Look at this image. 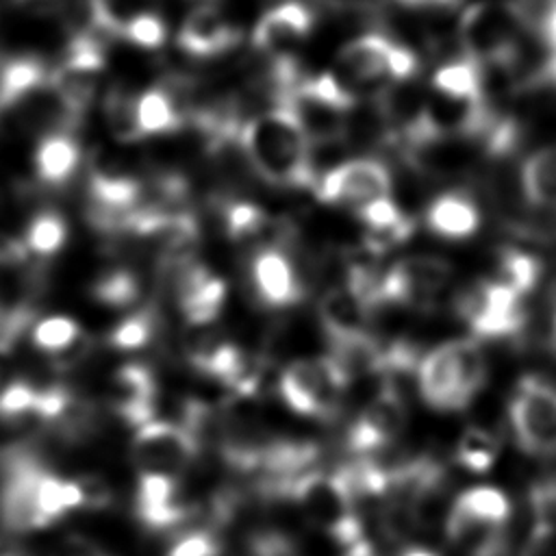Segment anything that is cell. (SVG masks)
Instances as JSON below:
<instances>
[{"mask_svg":"<svg viewBox=\"0 0 556 556\" xmlns=\"http://www.w3.org/2000/svg\"><path fill=\"white\" fill-rule=\"evenodd\" d=\"M83 495V508H104L111 504V489L100 476H80L76 478Z\"/></svg>","mask_w":556,"mask_h":556,"instance_id":"obj_36","label":"cell"},{"mask_svg":"<svg viewBox=\"0 0 556 556\" xmlns=\"http://www.w3.org/2000/svg\"><path fill=\"white\" fill-rule=\"evenodd\" d=\"M11 371H9V352L0 350V393L4 391V387L11 382Z\"/></svg>","mask_w":556,"mask_h":556,"instance_id":"obj_39","label":"cell"},{"mask_svg":"<svg viewBox=\"0 0 556 556\" xmlns=\"http://www.w3.org/2000/svg\"><path fill=\"white\" fill-rule=\"evenodd\" d=\"M400 556H439V554H434L432 549H426V547H410V549L402 552Z\"/></svg>","mask_w":556,"mask_h":556,"instance_id":"obj_41","label":"cell"},{"mask_svg":"<svg viewBox=\"0 0 556 556\" xmlns=\"http://www.w3.org/2000/svg\"><path fill=\"white\" fill-rule=\"evenodd\" d=\"M80 161L78 141L65 130H52L35 148V174L48 185H63L76 172Z\"/></svg>","mask_w":556,"mask_h":556,"instance_id":"obj_20","label":"cell"},{"mask_svg":"<svg viewBox=\"0 0 556 556\" xmlns=\"http://www.w3.org/2000/svg\"><path fill=\"white\" fill-rule=\"evenodd\" d=\"M154 330H156V315L148 308H141L119 319L111 328L109 345L119 352L141 350L146 343H150V339L154 337Z\"/></svg>","mask_w":556,"mask_h":556,"instance_id":"obj_31","label":"cell"},{"mask_svg":"<svg viewBox=\"0 0 556 556\" xmlns=\"http://www.w3.org/2000/svg\"><path fill=\"white\" fill-rule=\"evenodd\" d=\"M137 119L141 135H169L185 126L178 98L169 87H150L137 96Z\"/></svg>","mask_w":556,"mask_h":556,"instance_id":"obj_23","label":"cell"},{"mask_svg":"<svg viewBox=\"0 0 556 556\" xmlns=\"http://www.w3.org/2000/svg\"><path fill=\"white\" fill-rule=\"evenodd\" d=\"M67 237V226L59 213H39L35 215L24 230V250L33 256H52L56 254Z\"/></svg>","mask_w":556,"mask_h":556,"instance_id":"obj_28","label":"cell"},{"mask_svg":"<svg viewBox=\"0 0 556 556\" xmlns=\"http://www.w3.org/2000/svg\"><path fill=\"white\" fill-rule=\"evenodd\" d=\"M156 395L159 389L154 374L141 363H126L117 367L109 378V406L122 421L135 428L154 419Z\"/></svg>","mask_w":556,"mask_h":556,"instance_id":"obj_15","label":"cell"},{"mask_svg":"<svg viewBox=\"0 0 556 556\" xmlns=\"http://www.w3.org/2000/svg\"><path fill=\"white\" fill-rule=\"evenodd\" d=\"M41 465L24 454L9 456L0 480V521L13 532L48 528V519L37 504V476Z\"/></svg>","mask_w":556,"mask_h":556,"instance_id":"obj_10","label":"cell"},{"mask_svg":"<svg viewBox=\"0 0 556 556\" xmlns=\"http://www.w3.org/2000/svg\"><path fill=\"white\" fill-rule=\"evenodd\" d=\"M432 89L447 98L458 100H478L484 96L482 65L467 54L454 56L439 65L432 74Z\"/></svg>","mask_w":556,"mask_h":556,"instance_id":"obj_25","label":"cell"},{"mask_svg":"<svg viewBox=\"0 0 556 556\" xmlns=\"http://www.w3.org/2000/svg\"><path fill=\"white\" fill-rule=\"evenodd\" d=\"M315 9L302 0L278 2L261 13L252 28V46L267 56L291 54L289 50L315 28Z\"/></svg>","mask_w":556,"mask_h":556,"instance_id":"obj_13","label":"cell"},{"mask_svg":"<svg viewBox=\"0 0 556 556\" xmlns=\"http://www.w3.org/2000/svg\"><path fill=\"white\" fill-rule=\"evenodd\" d=\"M521 556H556V526H554V521H536Z\"/></svg>","mask_w":556,"mask_h":556,"instance_id":"obj_35","label":"cell"},{"mask_svg":"<svg viewBox=\"0 0 556 556\" xmlns=\"http://www.w3.org/2000/svg\"><path fill=\"white\" fill-rule=\"evenodd\" d=\"M393 39L382 33H363L337 52L334 74L354 91L356 87H374L391 80L389 54Z\"/></svg>","mask_w":556,"mask_h":556,"instance_id":"obj_16","label":"cell"},{"mask_svg":"<svg viewBox=\"0 0 556 556\" xmlns=\"http://www.w3.org/2000/svg\"><path fill=\"white\" fill-rule=\"evenodd\" d=\"M241 39V30L228 15L211 2L193 7L178 30L180 52L198 59H211L230 52Z\"/></svg>","mask_w":556,"mask_h":556,"instance_id":"obj_14","label":"cell"},{"mask_svg":"<svg viewBox=\"0 0 556 556\" xmlns=\"http://www.w3.org/2000/svg\"><path fill=\"white\" fill-rule=\"evenodd\" d=\"M549 348L556 354V313H554V321H552V337H549Z\"/></svg>","mask_w":556,"mask_h":556,"instance_id":"obj_42","label":"cell"},{"mask_svg":"<svg viewBox=\"0 0 556 556\" xmlns=\"http://www.w3.org/2000/svg\"><path fill=\"white\" fill-rule=\"evenodd\" d=\"M393 176L378 159H350L328 169L315 185V195L326 204L363 208L365 204L391 195Z\"/></svg>","mask_w":556,"mask_h":556,"instance_id":"obj_8","label":"cell"},{"mask_svg":"<svg viewBox=\"0 0 556 556\" xmlns=\"http://www.w3.org/2000/svg\"><path fill=\"white\" fill-rule=\"evenodd\" d=\"M250 280L254 295L269 308H287L304 300V280L285 248H258L252 254Z\"/></svg>","mask_w":556,"mask_h":556,"instance_id":"obj_12","label":"cell"},{"mask_svg":"<svg viewBox=\"0 0 556 556\" xmlns=\"http://www.w3.org/2000/svg\"><path fill=\"white\" fill-rule=\"evenodd\" d=\"M445 258L417 254L393 263L380 276V304H402L428 311L452 280Z\"/></svg>","mask_w":556,"mask_h":556,"instance_id":"obj_7","label":"cell"},{"mask_svg":"<svg viewBox=\"0 0 556 556\" xmlns=\"http://www.w3.org/2000/svg\"><path fill=\"white\" fill-rule=\"evenodd\" d=\"M54 556H106L91 539L83 534H67L59 541Z\"/></svg>","mask_w":556,"mask_h":556,"instance_id":"obj_37","label":"cell"},{"mask_svg":"<svg viewBox=\"0 0 556 556\" xmlns=\"http://www.w3.org/2000/svg\"><path fill=\"white\" fill-rule=\"evenodd\" d=\"M0 556H26V554H24L20 547L0 541Z\"/></svg>","mask_w":556,"mask_h":556,"instance_id":"obj_40","label":"cell"},{"mask_svg":"<svg viewBox=\"0 0 556 556\" xmlns=\"http://www.w3.org/2000/svg\"><path fill=\"white\" fill-rule=\"evenodd\" d=\"M20 4H37V2H46V0H17Z\"/></svg>","mask_w":556,"mask_h":556,"instance_id":"obj_44","label":"cell"},{"mask_svg":"<svg viewBox=\"0 0 556 556\" xmlns=\"http://www.w3.org/2000/svg\"><path fill=\"white\" fill-rule=\"evenodd\" d=\"M143 2L146 0H89V7H91L93 22L102 30L119 37L126 22L137 13L146 11Z\"/></svg>","mask_w":556,"mask_h":556,"instance_id":"obj_33","label":"cell"},{"mask_svg":"<svg viewBox=\"0 0 556 556\" xmlns=\"http://www.w3.org/2000/svg\"><path fill=\"white\" fill-rule=\"evenodd\" d=\"M119 37L128 39L130 43L146 48V50H159L165 43L167 37V28L165 22L161 20L159 13L146 9L141 13H137L135 17H130L126 22V26L122 28Z\"/></svg>","mask_w":556,"mask_h":556,"instance_id":"obj_32","label":"cell"},{"mask_svg":"<svg viewBox=\"0 0 556 556\" xmlns=\"http://www.w3.org/2000/svg\"><path fill=\"white\" fill-rule=\"evenodd\" d=\"M139 293H141L139 278L124 267L104 271L91 287L93 300L113 308H124L135 304Z\"/></svg>","mask_w":556,"mask_h":556,"instance_id":"obj_29","label":"cell"},{"mask_svg":"<svg viewBox=\"0 0 556 556\" xmlns=\"http://www.w3.org/2000/svg\"><path fill=\"white\" fill-rule=\"evenodd\" d=\"M547 489H549V495H552L554 506H556V484H547Z\"/></svg>","mask_w":556,"mask_h":556,"instance_id":"obj_43","label":"cell"},{"mask_svg":"<svg viewBox=\"0 0 556 556\" xmlns=\"http://www.w3.org/2000/svg\"><path fill=\"white\" fill-rule=\"evenodd\" d=\"M406 424V408L400 393L389 384L361 410L348 430V447L358 458H371L387 447Z\"/></svg>","mask_w":556,"mask_h":556,"instance_id":"obj_11","label":"cell"},{"mask_svg":"<svg viewBox=\"0 0 556 556\" xmlns=\"http://www.w3.org/2000/svg\"><path fill=\"white\" fill-rule=\"evenodd\" d=\"M104 117L111 132L126 143L141 139V128L137 119V96L126 89H113L104 100Z\"/></svg>","mask_w":556,"mask_h":556,"instance_id":"obj_30","label":"cell"},{"mask_svg":"<svg viewBox=\"0 0 556 556\" xmlns=\"http://www.w3.org/2000/svg\"><path fill=\"white\" fill-rule=\"evenodd\" d=\"M426 226L445 239H467L480 226V208L471 195L463 191L439 193L426 206Z\"/></svg>","mask_w":556,"mask_h":556,"instance_id":"obj_19","label":"cell"},{"mask_svg":"<svg viewBox=\"0 0 556 556\" xmlns=\"http://www.w3.org/2000/svg\"><path fill=\"white\" fill-rule=\"evenodd\" d=\"M135 510L139 521L152 530L174 528L189 513L178 478L163 473H139Z\"/></svg>","mask_w":556,"mask_h":556,"instance_id":"obj_17","label":"cell"},{"mask_svg":"<svg viewBox=\"0 0 556 556\" xmlns=\"http://www.w3.org/2000/svg\"><path fill=\"white\" fill-rule=\"evenodd\" d=\"M486 358L480 343L452 339L426 352L415 371L419 395L437 410H460L486 382Z\"/></svg>","mask_w":556,"mask_h":556,"instance_id":"obj_2","label":"cell"},{"mask_svg":"<svg viewBox=\"0 0 556 556\" xmlns=\"http://www.w3.org/2000/svg\"><path fill=\"white\" fill-rule=\"evenodd\" d=\"M508 419L519 447L534 456L556 454V387L523 376L508 402Z\"/></svg>","mask_w":556,"mask_h":556,"instance_id":"obj_5","label":"cell"},{"mask_svg":"<svg viewBox=\"0 0 556 556\" xmlns=\"http://www.w3.org/2000/svg\"><path fill=\"white\" fill-rule=\"evenodd\" d=\"M473 339H510L523 332L528 313L523 298L495 278L476 280L454 302Z\"/></svg>","mask_w":556,"mask_h":556,"instance_id":"obj_4","label":"cell"},{"mask_svg":"<svg viewBox=\"0 0 556 556\" xmlns=\"http://www.w3.org/2000/svg\"><path fill=\"white\" fill-rule=\"evenodd\" d=\"M219 541L211 530H191L182 534L167 552V556H217Z\"/></svg>","mask_w":556,"mask_h":556,"instance_id":"obj_34","label":"cell"},{"mask_svg":"<svg viewBox=\"0 0 556 556\" xmlns=\"http://www.w3.org/2000/svg\"><path fill=\"white\" fill-rule=\"evenodd\" d=\"M497 452H500V445L495 434L486 428L471 426L460 434L454 456L463 469L471 473H484L493 467Z\"/></svg>","mask_w":556,"mask_h":556,"instance_id":"obj_27","label":"cell"},{"mask_svg":"<svg viewBox=\"0 0 556 556\" xmlns=\"http://www.w3.org/2000/svg\"><path fill=\"white\" fill-rule=\"evenodd\" d=\"M239 148L250 169L265 182L282 189H315L311 141L289 106L278 104L245 119Z\"/></svg>","mask_w":556,"mask_h":556,"instance_id":"obj_1","label":"cell"},{"mask_svg":"<svg viewBox=\"0 0 556 556\" xmlns=\"http://www.w3.org/2000/svg\"><path fill=\"white\" fill-rule=\"evenodd\" d=\"M541 271L543 265L534 254L523 252L519 248H502L497 252V265L491 278H495L497 282L506 285L508 289L523 298L536 287Z\"/></svg>","mask_w":556,"mask_h":556,"instance_id":"obj_26","label":"cell"},{"mask_svg":"<svg viewBox=\"0 0 556 556\" xmlns=\"http://www.w3.org/2000/svg\"><path fill=\"white\" fill-rule=\"evenodd\" d=\"M200 452V437L182 424L152 419L135 430L130 456L139 473L176 476L185 471Z\"/></svg>","mask_w":556,"mask_h":556,"instance_id":"obj_6","label":"cell"},{"mask_svg":"<svg viewBox=\"0 0 556 556\" xmlns=\"http://www.w3.org/2000/svg\"><path fill=\"white\" fill-rule=\"evenodd\" d=\"M348 374L330 358H300L278 378L282 402L298 415L330 421L339 415L341 397L350 387Z\"/></svg>","mask_w":556,"mask_h":556,"instance_id":"obj_3","label":"cell"},{"mask_svg":"<svg viewBox=\"0 0 556 556\" xmlns=\"http://www.w3.org/2000/svg\"><path fill=\"white\" fill-rule=\"evenodd\" d=\"M391 2H395L397 7H402V9H413V11H424V9H437V11H441V9H452V7H456L458 4V0H391Z\"/></svg>","mask_w":556,"mask_h":556,"instance_id":"obj_38","label":"cell"},{"mask_svg":"<svg viewBox=\"0 0 556 556\" xmlns=\"http://www.w3.org/2000/svg\"><path fill=\"white\" fill-rule=\"evenodd\" d=\"M172 271V291L180 315L191 328L211 326L226 302V280L217 276L208 265L187 258L176 265H167Z\"/></svg>","mask_w":556,"mask_h":556,"instance_id":"obj_9","label":"cell"},{"mask_svg":"<svg viewBox=\"0 0 556 556\" xmlns=\"http://www.w3.org/2000/svg\"><path fill=\"white\" fill-rule=\"evenodd\" d=\"M33 343L61 363H74L87 350V339L78 321L65 315H50L33 326Z\"/></svg>","mask_w":556,"mask_h":556,"instance_id":"obj_22","label":"cell"},{"mask_svg":"<svg viewBox=\"0 0 556 556\" xmlns=\"http://www.w3.org/2000/svg\"><path fill=\"white\" fill-rule=\"evenodd\" d=\"M519 185L530 206L556 211V146L539 148L521 163Z\"/></svg>","mask_w":556,"mask_h":556,"instance_id":"obj_21","label":"cell"},{"mask_svg":"<svg viewBox=\"0 0 556 556\" xmlns=\"http://www.w3.org/2000/svg\"><path fill=\"white\" fill-rule=\"evenodd\" d=\"M48 83L43 65L33 56L9 59L0 65V113L17 109Z\"/></svg>","mask_w":556,"mask_h":556,"instance_id":"obj_24","label":"cell"},{"mask_svg":"<svg viewBox=\"0 0 556 556\" xmlns=\"http://www.w3.org/2000/svg\"><path fill=\"white\" fill-rule=\"evenodd\" d=\"M371 306L354 295L345 285L332 287L319 302V321L328 341L348 339L369 332Z\"/></svg>","mask_w":556,"mask_h":556,"instance_id":"obj_18","label":"cell"}]
</instances>
